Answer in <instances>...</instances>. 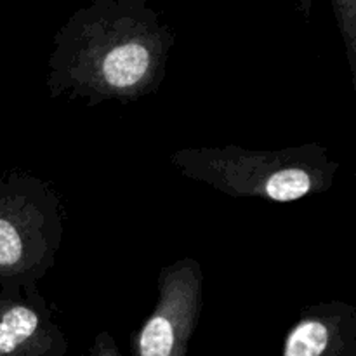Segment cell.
Here are the masks:
<instances>
[{
	"label": "cell",
	"instance_id": "1",
	"mask_svg": "<svg viewBox=\"0 0 356 356\" xmlns=\"http://www.w3.org/2000/svg\"><path fill=\"white\" fill-rule=\"evenodd\" d=\"M176 37L145 0H94L54 35L47 61L52 97L131 103L156 92Z\"/></svg>",
	"mask_w": 356,
	"mask_h": 356
},
{
	"label": "cell",
	"instance_id": "2",
	"mask_svg": "<svg viewBox=\"0 0 356 356\" xmlns=\"http://www.w3.org/2000/svg\"><path fill=\"white\" fill-rule=\"evenodd\" d=\"M170 162L184 177L209 184L222 195L280 204L323 193L334 184L339 169V163L316 143L270 152L235 145L183 148L170 153Z\"/></svg>",
	"mask_w": 356,
	"mask_h": 356
},
{
	"label": "cell",
	"instance_id": "3",
	"mask_svg": "<svg viewBox=\"0 0 356 356\" xmlns=\"http://www.w3.org/2000/svg\"><path fill=\"white\" fill-rule=\"evenodd\" d=\"M65 209L51 183L31 174L0 177V285L38 284L54 266Z\"/></svg>",
	"mask_w": 356,
	"mask_h": 356
},
{
	"label": "cell",
	"instance_id": "4",
	"mask_svg": "<svg viewBox=\"0 0 356 356\" xmlns=\"http://www.w3.org/2000/svg\"><path fill=\"white\" fill-rule=\"evenodd\" d=\"M159 299L131 336L132 356H188L204 308V270L184 257L160 270Z\"/></svg>",
	"mask_w": 356,
	"mask_h": 356
},
{
	"label": "cell",
	"instance_id": "5",
	"mask_svg": "<svg viewBox=\"0 0 356 356\" xmlns=\"http://www.w3.org/2000/svg\"><path fill=\"white\" fill-rule=\"evenodd\" d=\"M68 341L38 284L0 291V356H65Z\"/></svg>",
	"mask_w": 356,
	"mask_h": 356
},
{
	"label": "cell",
	"instance_id": "6",
	"mask_svg": "<svg viewBox=\"0 0 356 356\" xmlns=\"http://www.w3.org/2000/svg\"><path fill=\"white\" fill-rule=\"evenodd\" d=\"M356 309L343 301L312 305L284 339L282 356H355Z\"/></svg>",
	"mask_w": 356,
	"mask_h": 356
},
{
	"label": "cell",
	"instance_id": "7",
	"mask_svg": "<svg viewBox=\"0 0 356 356\" xmlns=\"http://www.w3.org/2000/svg\"><path fill=\"white\" fill-rule=\"evenodd\" d=\"M332 9L343 35L351 75L356 82V2L355 0H332Z\"/></svg>",
	"mask_w": 356,
	"mask_h": 356
},
{
	"label": "cell",
	"instance_id": "8",
	"mask_svg": "<svg viewBox=\"0 0 356 356\" xmlns=\"http://www.w3.org/2000/svg\"><path fill=\"white\" fill-rule=\"evenodd\" d=\"M80 356H122L118 351L117 343L113 341V337L110 336V332H99L94 339L92 346L89 348L86 355Z\"/></svg>",
	"mask_w": 356,
	"mask_h": 356
}]
</instances>
